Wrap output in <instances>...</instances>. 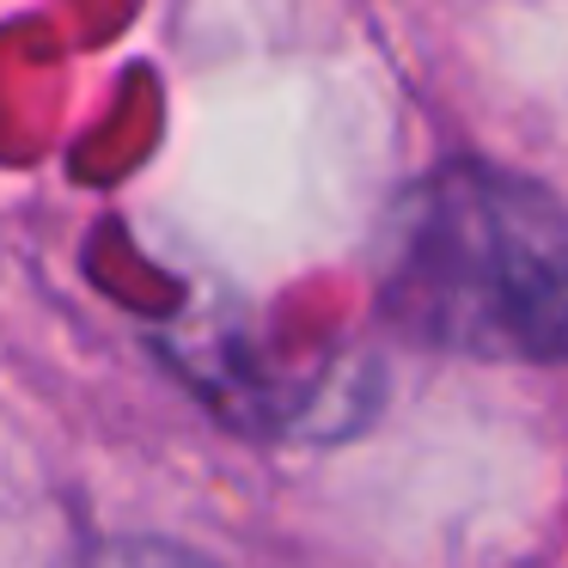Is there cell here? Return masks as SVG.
Instances as JSON below:
<instances>
[{"label": "cell", "mask_w": 568, "mask_h": 568, "mask_svg": "<svg viewBox=\"0 0 568 568\" xmlns=\"http://www.w3.org/2000/svg\"><path fill=\"white\" fill-rule=\"evenodd\" d=\"M74 568H221V562H209L202 550H184L172 538H104Z\"/></svg>", "instance_id": "cell-2"}, {"label": "cell", "mask_w": 568, "mask_h": 568, "mask_svg": "<svg viewBox=\"0 0 568 568\" xmlns=\"http://www.w3.org/2000/svg\"><path fill=\"white\" fill-rule=\"evenodd\" d=\"M397 331L483 361L568 355V209L531 178L458 160L404 190L379 245Z\"/></svg>", "instance_id": "cell-1"}]
</instances>
